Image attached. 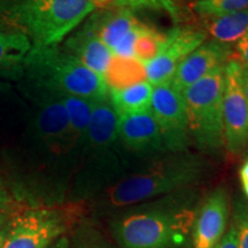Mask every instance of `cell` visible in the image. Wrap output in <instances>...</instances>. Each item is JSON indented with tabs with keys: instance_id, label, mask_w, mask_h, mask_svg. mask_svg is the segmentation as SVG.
Returning <instances> with one entry per match:
<instances>
[{
	"instance_id": "cell-8",
	"label": "cell",
	"mask_w": 248,
	"mask_h": 248,
	"mask_svg": "<svg viewBox=\"0 0 248 248\" xmlns=\"http://www.w3.org/2000/svg\"><path fill=\"white\" fill-rule=\"evenodd\" d=\"M150 110L160 128L166 151L168 153L186 152L190 131L182 92L170 83L153 86Z\"/></svg>"
},
{
	"instance_id": "cell-30",
	"label": "cell",
	"mask_w": 248,
	"mask_h": 248,
	"mask_svg": "<svg viewBox=\"0 0 248 248\" xmlns=\"http://www.w3.org/2000/svg\"><path fill=\"white\" fill-rule=\"evenodd\" d=\"M240 84L243 89L244 95L248 102V67L241 68L240 70Z\"/></svg>"
},
{
	"instance_id": "cell-29",
	"label": "cell",
	"mask_w": 248,
	"mask_h": 248,
	"mask_svg": "<svg viewBox=\"0 0 248 248\" xmlns=\"http://www.w3.org/2000/svg\"><path fill=\"white\" fill-rule=\"evenodd\" d=\"M214 248H239L237 238V231H235L234 226L231 225L229 231L223 235V238L219 240V243L216 245Z\"/></svg>"
},
{
	"instance_id": "cell-18",
	"label": "cell",
	"mask_w": 248,
	"mask_h": 248,
	"mask_svg": "<svg viewBox=\"0 0 248 248\" xmlns=\"http://www.w3.org/2000/svg\"><path fill=\"white\" fill-rule=\"evenodd\" d=\"M102 78L109 91H117L145 82L146 68L135 57L123 58L113 54Z\"/></svg>"
},
{
	"instance_id": "cell-14",
	"label": "cell",
	"mask_w": 248,
	"mask_h": 248,
	"mask_svg": "<svg viewBox=\"0 0 248 248\" xmlns=\"http://www.w3.org/2000/svg\"><path fill=\"white\" fill-rule=\"evenodd\" d=\"M30 104L15 83L0 78V141L15 140L26 125Z\"/></svg>"
},
{
	"instance_id": "cell-34",
	"label": "cell",
	"mask_w": 248,
	"mask_h": 248,
	"mask_svg": "<svg viewBox=\"0 0 248 248\" xmlns=\"http://www.w3.org/2000/svg\"><path fill=\"white\" fill-rule=\"evenodd\" d=\"M5 234H6V228L0 229V248H2V243H4Z\"/></svg>"
},
{
	"instance_id": "cell-21",
	"label": "cell",
	"mask_w": 248,
	"mask_h": 248,
	"mask_svg": "<svg viewBox=\"0 0 248 248\" xmlns=\"http://www.w3.org/2000/svg\"><path fill=\"white\" fill-rule=\"evenodd\" d=\"M60 100L66 109L70 128L76 138L79 140L80 148H82L90 125V121H91L94 100L80 97H63L60 98Z\"/></svg>"
},
{
	"instance_id": "cell-9",
	"label": "cell",
	"mask_w": 248,
	"mask_h": 248,
	"mask_svg": "<svg viewBox=\"0 0 248 248\" xmlns=\"http://www.w3.org/2000/svg\"><path fill=\"white\" fill-rule=\"evenodd\" d=\"M241 67L229 61L224 69L223 129L229 153L239 154L248 145V102L240 84Z\"/></svg>"
},
{
	"instance_id": "cell-4",
	"label": "cell",
	"mask_w": 248,
	"mask_h": 248,
	"mask_svg": "<svg viewBox=\"0 0 248 248\" xmlns=\"http://www.w3.org/2000/svg\"><path fill=\"white\" fill-rule=\"evenodd\" d=\"M135 166L120 142L119 115L109 94L97 99L79 152L76 190L85 195H97Z\"/></svg>"
},
{
	"instance_id": "cell-26",
	"label": "cell",
	"mask_w": 248,
	"mask_h": 248,
	"mask_svg": "<svg viewBox=\"0 0 248 248\" xmlns=\"http://www.w3.org/2000/svg\"><path fill=\"white\" fill-rule=\"evenodd\" d=\"M239 248H248V206L239 202L234 208L233 223Z\"/></svg>"
},
{
	"instance_id": "cell-3",
	"label": "cell",
	"mask_w": 248,
	"mask_h": 248,
	"mask_svg": "<svg viewBox=\"0 0 248 248\" xmlns=\"http://www.w3.org/2000/svg\"><path fill=\"white\" fill-rule=\"evenodd\" d=\"M16 88L29 102L42 99L80 97L100 99L109 94L104 78L59 45L32 47Z\"/></svg>"
},
{
	"instance_id": "cell-35",
	"label": "cell",
	"mask_w": 248,
	"mask_h": 248,
	"mask_svg": "<svg viewBox=\"0 0 248 248\" xmlns=\"http://www.w3.org/2000/svg\"><path fill=\"white\" fill-rule=\"evenodd\" d=\"M243 188H244V193L246 194V197L248 198V183H244Z\"/></svg>"
},
{
	"instance_id": "cell-13",
	"label": "cell",
	"mask_w": 248,
	"mask_h": 248,
	"mask_svg": "<svg viewBox=\"0 0 248 248\" xmlns=\"http://www.w3.org/2000/svg\"><path fill=\"white\" fill-rule=\"evenodd\" d=\"M230 55V46L215 40L203 43L179 64L169 83L177 91L183 92L217 68L225 66Z\"/></svg>"
},
{
	"instance_id": "cell-32",
	"label": "cell",
	"mask_w": 248,
	"mask_h": 248,
	"mask_svg": "<svg viewBox=\"0 0 248 248\" xmlns=\"http://www.w3.org/2000/svg\"><path fill=\"white\" fill-rule=\"evenodd\" d=\"M49 248H70V240L67 237H61Z\"/></svg>"
},
{
	"instance_id": "cell-25",
	"label": "cell",
	"mask_w": 248,
	"mask_h": 248,
	"mask_svg": "<svg viewBox=\"0 0 248 248\" xmlns=\"http://www.w3.org/2000/svg\"><path fill=\"white\" fill-rule=\"evenodd\" d=\"M70 248H117L101 232L94 229L84 228L75 235L73 247Z\"/></svg>"
},
{
	"instance_id": "cell-20",
	"label": "cell",
	"mask_w": 248,
	"mask_h": 248,
	"mask_svg": "<svg viewBox=\"0 0 248 248\" xmlns=\"http://www.w3.org/2000/svg\"><path fill=\"white\" fill-rule=\"evenodd\" d=\"M153 85L148 80L130 88L109 91V98L117 115L140 113L150 109Z\"/></svg>"
},
{
	"instance_id": "cell-6",
	"label": "cell",
	"mask_w": 248,
	"mask_h": 248,
	"mask_svg": "<svg viewBox=\"0 0 248 248\" xmlns=\"http://www.w3.org/2000/svg\"><path fill=\"white\" fill-rule=\"evenodd\" d=\"M225 66L217 68L182 92L190 137L206 152H216L224 146L222 109Z\"/></svg>"
},
{
	"instance_id": "cell-12",
	"label": "cell",
	"mask_w": 248,
	"mask_h": 248,
	"mask_svg": "<svg viewBox=\"0 0 248 248\" xmlns=\"http://www.w3.org/2000/svg\"><path fill=\"white\" fill-rule=\"evenodd\" d=\"M229 197L223 186L215 188L200 202L192 230V248H214L228 225Z\"/></svg>"
},
{
	"instance_id": "cell-24",
	"label": "cell",
	"mask_w": 248,
	"mask_h": 248,
	"mask_svg": "<svg viewBox=\"0 0 248 248\" xmlns=\"http://www.w3.org/2000/svg\"><path fill=\"white\" fill-rule=\"evenodd\" d=\"M117 8L126 9H155V11H163L169 14L173 22L178 21V9L175 0H115Z\"/></svg>"
},
{
	"instance_id": "cell-22",
	"label": "cell",
	"mask_w": 248,
	"mask_h": 248,
	"mask_svg": "<svg viewBox=\"0 0 248 248\" xmlns=\"http://www.w3.org/2000/svg\"><path fill=\"white\" fill-rule=\"evenodd\" d=\"M168 36L169 31L163 32L142 23L133 46V57L144 64L154 60L166 45Z\"/></svg>"
},
{
	"instance_id": "cell-11",
	"label": "cell",
	"mask_w": 248,
	"mask_h": 248,
	"mask_svg": "<svg viewBox=\"0 0 248 248\" xmlns=\"http://www.w3.org/2000/svg\"><path fill=\"white\" fill-rule=\"evenodd\" d=\"M207 38L204 31L190 28H175L169 30L166 45L154 60L145 64L148 82L152 85L169 83L179 64Z\"/></svg>"
},
{
	"instance_id": "cell-5",
	"label": "cell",
	"mask_w": 248,
	"mask_h": 248,
	"mask_svg": "<svg viewBox=\"0 0 248 248\" xmlns=\"http://www.w3.org/2000/svg\"><path fill=\"white\" fill-rule=\"evenodd\" d=\"M94 11L93 0H0V30L27 36L32 47L59 45Z\"/></svg>"
},
{
	"instance_id": "cell-27",
	"label": "cell",
	"mask_w": 248,
	"mask_h": 248,
	"mask_svg": "<svg viewBox=\"0 0 248 248\" xmlns=\"http://www.w3.org/2000/svg\"><path fill=\"white\" fill-rule=\"evenodd\" d=\"M229 61L237 62L241 68L248 67V32L235 44Z\"/></svg>"
},
{
	"instance_id": "cell-33",
	"label": "cell",
	"mask_w": 248,
	"mask_h": 248,
	"mask_svg": "<svg viewBox=\"0 0 248 248\" xmlns=\"http://www.w3.org/2000/svg\"><path fill=\"white\" fill-rule=\"evenodd\" d=\"M239 177L241 183H248V160L245 162L239 170Z\"/></svg>"
},
{
	"instance_id": "cell-1",
	"label": "cell",
	"mask_w": 248,
	"mask_h": 248,
	"mask_svg": "<svg viewBox=\"0 0 248 248\" xmlns=\"http://www.w3.org/2000/svg\"><path fill=\"white\" fill-rule=\"evenodd\" d=\"M199 204L195 187L136 204L114 216L111 234L121 248H192Z\"/></svg>"
},
{
	"instance_id": "cell-7",
	"label": "cell",
	"mask_w": 248,
	"mask_h": 248,
	"mask_svg": "<svg viewBox=\"0 0 248 248\" xmlns=\"http://www.w3.org/2000/svg\"><path fill=\"white\" fill-rule=\"evenodd\" d=\"M67 214L55 208H28L6 225L2 248H49L68 230Z\"/></svg>"
},
{
	"instance_id": "cell-16",
	"label": "cell",
	"mask_w": 248,
	"mask_h": 248,
	"mask_svg": "<svg viewBox=\"0 0 248 248\" xmlns=\"http://www.w3.org/2000/svg\"><path fill=\"white\" fill-rule=\"evenodd\" d=\"M141 22L130 9L119 8L117 11H99L88 18L85 24L95 36L110 49L121 42L124 36L135 30Z\"/></svg>"
},
{
	"instance_id": "cell-19",
	"label": "cell",
	"mask_w": 248,
	"mask_h": 248,
	"mask_svg": "<svg viewBox=\"0 0 248 248\" xmlns=\"http://www.w3.org/2000/svg\"><path fill=\"white\" fill-rule=\"evenodd\" d=\"M204 18L209 35L221 44L229 46L238 43L248 32V9Z\"/></svg>"
},
{
	"instance_id": "cell-10",
	"label": "cell",
	"mask_w": 248,
	"mask_h": 248,
	"mask_svg": "<svg viewBox=\"0 0 248 248\" xmlns=\"http://www.w3.org/2000/svg\"><path fill=\"white\" fill-rule=\"evenodd\" d=\"M120 142L136 164L168 153L151 110L119 116Z\"/></svg>"
},
{
	"instance_id": "cell-31",
	"label": "cell",
	"mask_w": 248,
	"mask_h": 248,
	"mask_svg": "<svg viewBox=\"0 0 248 248\" xmlns=\"http://www.w3.org/2000/svg\"><path fill=\"white\" fill-rule=\"evenodd\" d=\"M93 4H94L95 11H104L105 8L109 7V6L115 4V0H93Z\"/></svg>"
},
{
	"instance_id": "cell-15",
	"label": "cell",
	"mask_w": 248,
	"mask_h": 248,
	"mask_svg": "<svg viewBox=\"0 0 248 248\" xmlns=\"http://www.w3.org/2000/svg\"><path fill=\"white\" fill-rule=\"evenodd\" d=\"M63 48L68 53L78 59L90 70L101 77L104 76L113 58L110 49L85 23L80 29L68 37L64 42Z\"/></svg>"
},
{
	"instance_id": "cell-17",
	"label": "cell",
	"mask_w": 248,
	"mask_h": 248,
	"mask_svg": "<svg viewBox=\"0 0 248 248\" xmlns=\"http://www.w3.org/2000/svg\"><path fill=\"white\" fill-rule=\"evenodd\" d=\"M31 48L27 36L0 30V78L16 84L23 75L24 60Z\"/></svg>"
},
{
	"instance_id": "cell-2",
	"label": "cell",
	"mask_w": 248,
	"mask_h": 248,
	"mask_svg": "<svg viewBox=\"0 0 248 248\" xmlns=\"http://www.w3.org/2000/svg\"><path fill=\"white\" fill-rule=\"evenodd\" d=\"M206 159L188 152L164 153L142 161L97 194L102 213H120L175 192L195 187L209 173Z\"/></svg>"
},
{
	"instance_id": "cell-28",
	"label": "cell",
	"mask_w": 248,
	"mask_h": 248,
	"mask_svg": "<svg viewBox=\"0 0 248 248\" xmlns=\"http://www.w3.org/2000/svg\"><path fill=\"white\" fill-rule=\"evenodd\" d=\"M9 208H11V199H9L5 183L0 175V229L4 228L6 221L9 217Z\"/></svg>"
},
{
	"instance_id": "cell-23",
	"label": "cell",
	"mask_w": 248,
	"mask_h": 248,
	"mask_svg": "<svg viewBox=\"0 0 248 248\" xmlns=\"http://www.w3.org/2000/svg\"><path fill=\"white\" fill-rule=\"evenodd\" d=\"M195 12L201 16H215L248 9V0H197Z\"/></svg>"
}]
</instances>
